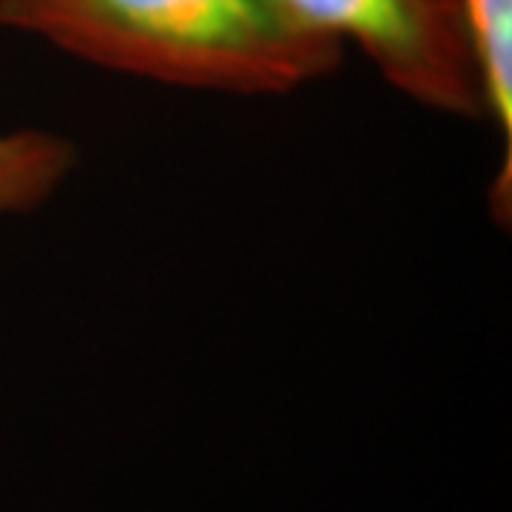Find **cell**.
<instances>
[{"label": "cell", "mask_w": 512, "mask_h": 512, "mask_svg": "<svg viewBox=\"0 0 512 512\" xmlns=\"http://www.w3.org/2000/svg\"><path fill=\"white\" fill-rule=\"evenodd\" d=\"M0 26L117 72L217 92H291L342 60V43L282 0H0Z\"/></svg>", "instance_id": "1"}, {"label": "cell", "mask_w": 512, "mask_h": 512, "mask_svg": "<svg viewBox=\"0 0 512 512\" xmlns=\"http://www.w3.org/2000/svg\"><path fill=\"white\" fill-rule=\"evenodd\" d=\"M311 29L356 43L387 83L421 106L484 114L461 0H282Z\"/></svg>", "instance_id": "2"}, {"label": "cell", "mask_w": 512, "mask_h": 512, "mask_svg": "<svg viewBox=\"0 0 512 512\" xmlns=\"http://www.w3.org/2000/svg\"><path fill=\"white\" fill-rule=\"evenodd\" d=\"M467 35L476 57L484 114L501 131L504 163L493 183V211L510 217L512 188V0H461Z\"/></svg>", "instance_id": "3"}, {"label": "cell", "mask_w": 512, "mask_h": 512, "mask_svg": "<svg viewBox=\"0 0 512 512\" xmlns=\"http://www.w3.org/2000/svg\"><path fill=\"white\" fill-rule=\"evenodd\" d=\"M72 168V146L43 131L0 137V214L29 211L55 191Z\"/></svg>", "instance_id": "4"}]
</instances>
